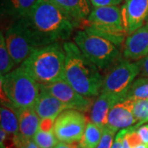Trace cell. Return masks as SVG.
Wrapping results in <instances>:
<instances>
[{"instance_id":"obj_19","label":"cell","mask_w":148,"mask_h":148,"mask_svg":"<svg viewBox=\"0 0 148 148\" xmlns=\"http://www.w3.org/2000/svg\"><path fill=\"white\" fill-rule=\"evenodd\" d=\"M0 122L1 128L8 134L19 133V119L17 109L12 105H3L0 107Z\"/></svg>"},{"instance_id":"obj_23","label":"cell","mask_w":148,"mask_h":148,"mask_svg":"<svg viewBox=\"0 0 148 148\" xmlns=\"http://www.w3.org/2000/svg\"><path fill=\"white\" fill-rule=\"evenodd\" d=\"M15 63L8 51L6 44L5 37L3 33L0 35V74L1 76H5L13 70Z\"/></svg>"},{"instance_id":"obj_10","label":"cell","mask_w":148,"mask_h":148,"mask_svg":"<svg viewBox=\"0 0 148 148\" xmlns=\"http://www.w3.org/2000/svg\"><path fill=\"white\" fill-rule=\"evenodd\" d=\"M40 90L46 91L62 101L69 109L84 113L90 110L93 105L90 98L79 94L64 80L52 84L40 85Z\"/></svg>"},{"instance_id":"obj_12","label":"cell","mask_w":148,"mask_h":148,"mask_svg":"<svg viewBox=\"0 0 148 148\" xmlns=\"http://www.w3.org/2000/svg\"><path fill=\"white\" fill-rule=\"evenodd\" d=\"M148 55V24L128 34L123 45V57L138 62Z\"/></svg>"},{"instance_id":"obj_32","label":"cell","mask_w":148,"mask_h":148,"mask_svg":"<svg viewBox=\"0 0 148 148\" xmlns=\"http://www.w3.org/2000/svg\"><path fill=\"white\" fill-rule=\"evenodd\" d=\"M123 148H132L131 147V145H130V143L128 142V140H127V135L125 136V138L123 139Z\"/></svg>"},{"instance_id":"obj_25","label":"cell","mask_w":148,"mask_h":148,"mask_svg":"<svg viewBox=\"0 0 148 148\" xmlns=\"http://www.w3.org/2000/svg\"><path fill=\"white\" fill-rule=\"evenodd\" d=\"M116 132L115 130H114L109 126L103 127L102 138L96 148H112V146L115 139Z\"/></svg>"},{"instance_id":"obj_26","label":"cell","mask_w":148,"mask_h":148,"mask_svg":"<svg viewBox=\"0 0 148 148\" xmlns=\"http://www.w3.org/2000/svg\"><path fill=\"white\" fill-rule=\"evenodd\" d=\"M130 127L125 128V129H122L119 130L115 136V139L114 144L112 146V148H123V139L125 138V136L127 135V133L129 132Z\"/></svg>"},{"instance_id":"obj_31","label":"cell","mask_w":148,"mask_h":148,"mask_svg":"<svg viewBox=\"0 0 148 148\" xmlns=\"http://www.w3.org/2000/svg\"><path fill=\"white\" fill-rule=\"evenodd\" d=\"M53 148H81L79 144L77 143H64V142H59V143Z\"/></svg>"},{"instance_id":"obj_16","label":"cell","mask_w":148,"mask_h":148,"mask_svg":"<svg viewBox=\"0 0 148 148\" xmlns=\"http://www.w3.org/2000/svg\"><path fill=\"white\" fill-rule=\"evenodd\" d=\"M77 25L86 21L90 13L88 0H50Z\"/></svg>"},{"instance_id":"obj_24","label":"cell","mask_w":148,"mask_h":148,"mask_svg":"<svg viewBox=\"0 0 148 148\" xmlns=\"http://www.w3.org/2000/svg\"><path fill=\"white\" fill-rule=\"evenodd\" d=\"M132 113L138 127L148 123V100H135L132 104Z\"/></svg>"},{"instance_id":"obj_4","label":"cell","mask_w":148,"mask_h":148,"mask_svg":"<svg viewBox=\"0 0 148 148\" xmlns=\"http://www.w3.org/2000/svg\"><path fill=\"white\" fill-rule=\"evenodd\" d=\"M40 92V84L22 66L1 76V95L16 109L34 107Z\"/></svg>"},{"instance_id":"obj_30","label":"cell","mask_w":148,"mask_h":148,"mask_svg":"<svg viewBox=\"0 0 148 148\" xmlns=\"http://www.w3.org/2000/svg\"><path fill=\"white\" fill-rule=\"evenodd\" d=\"M19 148H40L33 139H27L22 137Z\"/></svg>"},{"instance_id":"obj_3","label":"cell","mask_w":148,"mask_h":148,"mask_svg":"<svg viewBox=\"0 0 148 148\" xmlns=\"http://www.w3.org/2000/svg\"><path fill=\"white\" fill-rule=\"evenodd\" d=\"M66 54L64 45L54 42L38 49L21 66L40 85H49L64 80Z\"/></svg>"},{"instance_id":"obj_9","label":"cell","mask_w":148,"mask_h":148,"mask_svg":"<svg viewBox=\"0 0 148 148\" xmlns=\"http://www.w3.org/2000/svg\"><path fill=\"white\" fill-rule=\"evenodd\" d=\"M87 119L83 112L68 109L58 115L53 132L59 142L78 143L84 133Z\"/></svg>"},{"instance_id":"obj_29","label":"cell","mask_w":148,"mask_h":148,"mask_svg":"<svg viewBox=\"0 0 148 148\" xmlns=\"http://www.w3.org/2000/svg\"><path fill=\"white\" fill-rule=\"evenodd\" d=\"M138 63L140 67V73L143 75V77H148V55L138 61Z\"/></svg>"},{"instance_id":"obj_8","label":"cell","mask_w":148,"mask_h":148,"mask_svg":"<svg viewBox=\"0 0 148 148\" xmlns=\"http://www.w3.org/2000/svg\"><path fill=\"white\" fill-rule=\"evenodd\" d=\"M8 51L15 65H21L38 49L41 48L19 20L12 24L5 33Z\"/></svg>"},{"instance_id":"obj_21","label":"cell","mask_w":148,"mask_h":148,"mask_svg":"<svg viewBox=\"0 0 148 148\" xmlns=\"http://www.w3.org/2000/svg\"><path fill=\"white\" fill-rule=\"evenodd\" d=\"M124 99L148 100V77H141L136 78L127 90Z\"/></svg>"},{"instance_id":"obj_14","label":"cell","mask_w":148,"mask_h":148,"mask_svg":"<svg viewBox=\"0 0 148 148\" xmlns=\"http://www.w3.org/2000/svg\"><path fill=\"white\" fill-rule=\"evenodd\" d=\"M119 101H121V99L117 95L101 92L91 106L90 121L102 128L106 127L111 108Z\"/></svg>"},{"instance_id":"obj_22","label":"cell","mask_w":148,"mask_h":148,"mask_svg":"<svg viewBox=\"0 0 148 148\" xmlns=\"http://www.w3.org/2000/svg\"><path fill=\"white\" fill-rule=\"evenodd\" d=\"M33 140L40 148H53L59 143L54 134L53 127H40Z\"/></svg>"},{"instance_id":"obj_11","label":"cell","mask_w":148,"mask_h":148,"mask_svg":"<svg viewBox=\"0 0 148 148\" xmlns=\"http://www.w3.org/2000/svg\"><path fill=\"white\" fill-rule=\"evenodd\" d=\"M121 12L127 35L148 24V0H124Z\"/></svg>"},{"instance_id":"obj_17","label":"cell","mask_w":148,"mask_h":148,"mask_svg":"<svg viewBox=\"0 0 148 148\" xmlns=\"http://www.w3.org/2000/svg\"><path fill=\"white\" fill-rule=\"evenodd\" d=\"M17 114L20 135L27 139H33L40 128V118L37 114L34 107L17 109Z\"/></svg>"},{"instance_id":"obj_6","label":"cell","mask_w":148,"mask_h":148,"mask_svg":"<svg viewBox=\"0 0 148 148\" xmlns=\"http://www.w3.org/2000/svg\"><path fill=\"white\" fill-rule=\"evenodd\" d=\"M74 42L85 56L100 70L114 64L120 55L119 47L103 37L86 31H77Z\"/></svg>"},{"instance_id":"obj_7","label":"cell","mask_w":148,"mask_h":148,"mask_svg":"<svg viewBox=\"0 0 148 148\" xmlns=\"http://www.w3.org/2000/svg\"><path fill=\"white\" fill-rule=\"evenodd\" d=\"M138 74H140V67L138 62L119 58L104 77L101 92L115 95L123 100Z\"/></svg>"},{"instance_id":"obj_18","label":"cell","mask_w":148,"mask_h":148,"mask_svg":"<svg viewBox=\"0 0 148 148\" xmlns=\"http://www.w3.org/2000/svg\"><path fill=\"white\" fill-rule=\"evenodd\" d=\"M38 0H3V11L16 21L26 16Z\"/></svg>"},{"instance_id":"obj_13","label":"cell","mask_w":148,"mask_h":148,"mask_svg":"<svg viewBox=\"0 0 148 148\" xmlns=\"http://www.w3.org/2000/svg\"><path fill=\"white\" fill-rule=\"evenodd\" d=\"M133 100L123 99L111 108L108 116V124L116 132L131 127L138 123L132 113Z\"/></svg>"},{"instance_id":"obj_20","label":"cell","mask_w":148,"mask_h":148,"mask_svg":"<svg viewBox=\"0 0 148 148\" xmlns=\"http://www.w3.org/2000/svg\"><path fill=\"white\" fill-rule=\"evenodd\" d=\"M103 128L93 122L87 121L86 129L78 144L81 148H96L101 142Z\"/></svg>"},{"instance_id":"obj_15","label":"cell","mask_w":148,"mask_h":148,"mask_svg":"<svg viewBox=\"0 0 148 148\" xmlns=\"http://www.w3.org/2000/svg\"><path fill=\"white\" fill-rule=\"evenodd\" d=\"M34 109L40 119H50L55 120L63 111L69 108L53 95L40 90Z\"/></svg>"},{"instance_id":"obj_2","label":"cell","mask_w":148,"mask_h":148,"mask_svg":"<svg viewBox=\"0 0 148 148\" xmlns=\"http://www.w3.org/2000/svg\"><path fill=\"white\" fill-rule=\"evenodd\" d=\"M63 45L66 54L64 81L85 97L91 99L99 95L104 81L100 69L85 56L75 42L65 41Z\"/></svg>"},{"instance_id":"obj_5","label":"cell","mask_w":148,"mask_h":148,"mask_svg":"<svg viewBox=\"0 0 148 148\" xmlns=\"http://www.w3.org/2000/svg\"><path fill=\"white\" fill-rule=\"evenodd\" d=\"M84 30L109 40L119 47L127 36L123 25L121 8L115 5L93 7Z\"/></svg>"},{"instance_id":"obj_27","label":"cell","mask_w":148,"mask_h":148,"mask_svg":"<svg viewBox=\"0 0 148 148\" xmlns=\"http://www.w3.org/2000/svg\"><path fill=\"white\" fill-rule=\"evenodd\" d=\"M123 0H90L93 7H104V6H119Z\"/></svg>"},{"instance_id":"obj_1","label":"cell","mask_w":148,"mask_h":148,"mask_svg":"<svg viewBox=\"0 0 148 148\" xmlns=\"http://www.w3.org/2000/svg\"><path fill=\"white\" fill-rule=\"evenodd\" d=\"M40 47L67 40L77 24L50 0H38L27 16L19 19Z\"/></svg>"},{"instance_id":"obj_28","label":"cell","mask_w":148,"mask_h":148,"mask_svg":"<svg viewBox=\"0 0 148 148\" xmlns=\"http://www.w3.org/2000/svg\"><path fill=\"white\" fill-rule=\"evenodd\" d=\"M139 137L144 144L148 146V123L143 124L137 129Z\"/></svg>"}]
</instances>
